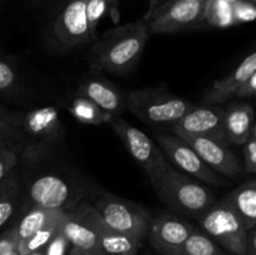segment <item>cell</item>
Wrapping results in <instances>:
<instances>
[{"label":"cell","mask_w":256,"mask_h":255,"mask_svg":"<svg viewBox=\"0 0 256 255\" xmlns=\"http://www.w3.org/2000/svg\"><path fill=\"white\" fill-rule=\"evenodd\" d=\"M148 39L149 32L142 20L112 28L92 46V65L114 74L128 72L139 62Z\"/></svg>","instance_id":"obj_1"},{"label":"cell","mask_w":256,"mask_h":255,"mask_svg":"<svg viewBox=\"0 0 256 255\" xmlns=\"http://www.w3.org/2000/svg\"><path fill=\"white\" fill-rule=\"evenodd\" d=\"M156 192L170 210L182 216L199 219L216 200L206 184L168 166Z\"/></svg>","instance_id":"obj_2"},{"label":"cell","mask_w":256,"mask_h":255,"mask_svg":"<svg viewBox=\"0 0 256 255\" xmlns=\"http://www.w3.org/2000/svg\"><path fill=\"white\" fill-rule=\"evenodd\" d=\"M128 109L142 122L154 128H172L194 105L164 88L132 90L126 96Z\"/></svg>","instance_id":"obj_3"},{"label":"cell","mask_w":256,"mask_h":255,"mask_svg":"<svg viewBox=\"0 0 256 255\" xmlns=\"http://www.w3.org/2000/svg\"><path fill=\"white\" fill-rule=\"evenodd\" d=\"M24 170V182L28 190V204L40 205L49 209L69 210L84 200L82 192L68 175L44 172L29 166Z\"/></svg>","instance_id":"obj_4"},{"label":"cell","mask_w":256,"mask_h":255,"mask_svg":"<svg viewBox=\"0 0 256 255\" xmlns=\"http://www.w3.org/2000/svg\"><path fill=\"white\" fill-rule=\"evenodd\" d=\"M108 122L112 125L115 134L124 142L135 162L146 172L154 189H156L169 166L162 150L156 148L146 134L136 129L134 125L122 118L114 115Z\"/></svg>","instance_id":"obj_5"},{"label":"cell","mask_w":256,"mask_h":255,"mask_svg":"<svg viewBox=\"0 0 256 255\" xmlns=\"http://www.w3.org/2000/svg\"><path fill=\"white\" fill-rule=\"evenodd\" d=\"M94 208L110 229L144 242L152 216L142 205L124 198L105 192L95 202Z\"/></svg>","instance_id":"obj_6"},{"label":"cell","mask_w":256,"mask_h":255,"mask_svg":"<svg viewBox=\"0 0 256 255\" xmlns=\"http://www.w3.org/2000/svg\"><path fill=\"white\" fill-rule=\"evenodd\" d=\"M209 0H174L146 12L142 19L150 34H176L204 22Z\"/></svg>","instance_id":"obj_7"},{"label":"cell","mask_w":256,"mask_h":255,"mask_svg":"<svg viewBox=\"0 0 256 255\" xmlns=\"http://www.w3.org/2000/svg\"><path fill=\"white\" fill-rule=\"evenodd\" d=\"M199 222L205 234L234 255H246L248 230L224 199L215 202Z\"/></svg>","instance_id":"obj_8"},{"label":"cell","mask_w":256,"mask_h":255,"mask_svg":"<svg viewBox=\"0 0 256 255\" xmlns=\"http://www.w3.org/2000/svg\"><path fill=\"white\" fill-rule=\"evenodd\" d=\"M156 140L168 158L192 178L212 186H220L224 182L219 172L205 164L196 152L182 138L175 134H158Z\"/></svg>","instance_id":"obj_9"},{"label":"cell","mask_w":256,"mask_h":255,"mask_svg":"<svg viewBox=\"0 0 256 255\" xmlns=\"http://www.w3.org/2000/svg\"><path fill=\"white\" fill-rule=\"evenodd\" d=\"M194 225L170 212H162L150 219L148 236L150 244L162 255H178Z\"/></svg>","instance_id":"obj_10"},{"label":"cell","mask_w":256,"mask_h":255,"mask_svg":"<svg viewBox=\"0 0 256 255\" xmlns=\"http://www.w3.org/2000/svg\"><path fill=\"white\" fill-rule=\"evenodd\" d=\"M178 135L184 142H186L196 154L209 165L212 170L228 178H236L242 172L244 168L232 152L228 142L202 135H192L179 132Z\"/></svg>","instance_id":"obj_11"},{"label":"cell","mask_w":256,"mask_h":255,"mask_svg":"<svg viewBox=\"0 0 256 255\" xmlns=\"http://www.w3.org/2000/svg\"><path fill=\"white\" fill-rule=\"evenodd\" d=\"M88 0H69L60 12L54 32L64 46L72 48L92 40L86 16Z\"/></svg>","instance_id":"obj_12"},{"label":"cell","mask_w":256,"mask_h":255,"mask_svg":"<svg viewBox=\"0 0 256 255\" xmlns=\"http://www.w3.org/2000/svg\"><path fill=\"white\" fill-rule=\"evenodd\" d=\"M224 112L225 108L219 105L205 104L202 106H192L172 128V132L174 134L185 132L202 135L228 142L224 129Z\"/></svg>","instance_id":"obj_13"},{"label":"cell","mask_w":256,"mask_h":255,"mask_svg":"<svg viewBox=\"0 0 256 255\" xmlns=\"http://www.w3.org/2000/svg\"><path fill=\"white\" fill-rule=\"evenodd\" d=\"M59 229L72 246L85 252L105 255L100 246L96 232L85 214L82 200L74 208L62 212Z\"/></svg>","instance_id":"obj_14"},{"label":"cell","mask_w":256,"mask_h":255,"mask_svg":"<svg viewBox=\"0 0 256 255\" xmlns=\"http://www.w3.org/2000/svg\"><path fill=\"white\" fill-rule=\"evenodd\" d=\"M82 205L88 219L90 220L96 232L100 246L105 255H138V252L142 246L144 242L110 229L102 219L94 205L89 204L85 200H82Z\"/></svg>","instance_id":"obj_15"},{"label":"cell","mask_w":256,"mask_h":255,"mask_svg":"<svg viewBox=\"0 0 256 255\" xmlns=\"http://www.w3.org/2000/svg\"><path fill=\"white\" fill-rule=\"evenodd\" d=\"M16 125L19 134L24 132L28 136L39 139L40 142L58 138L62 132L59 112L54 106L32 110L22 118H16Z\"/></svg>","instance_id":"obj_16"},{"label":"cell","mask_w":256,"mask_h":255,"mask_svg":"<svg viewBox=\"0 0 256 255\" xmlns=\"http://www.w3.org/2000/svg\"><path fill=\"white\" fill-rule=\"evenodd\" d=\"M256 74V52H252L222 79L216 80L206 92L204 102L206 105H219L235 96L238 90L252 75Z\"/></svg>","instance_id":"obj_17"},{"label":"cell","mask_w":256,"mask_h":255,"mask_svg":"<svg viewBox=\"0 0 256 255\" xmlns=\"http://www.w3.org/2000/svg\"><path fill=\"white\" fill-rule=\"evenodd\" d=\"M254 128L255 114L252 105L238 102L225 108L224 129L228 142L242 145Z\"/></svg>","instance_id":"obj_18"},{"label":"cell","mask_w":256,"mask_h":255,"mask_svg":"<svg viewBox=\"0 0 256 255\" xmlns=\"http://www.w3.org/2000/svg\"><path fill=\"white\" fill-rule=\"evenodd\" d=\"M79 92L80 96H84L85 99L94 102L106 114L118 115L122 110L124 100L122 94L114 85L106 80L100 78L85 80L80 85Z\"/></svg>","instance_id":"obj_19"},{"label":"cell","mask_w":256,"mask_h":255,"mask_svg":"<svg viewBox=\"0 0 256 255\" xmlns=\"http://www.w3.org/2000/svg\"><path fill=\"white\" fill-rule=\"evenodd\" d=\"M246 230L256 226V180L250 179L224 198Z\"/></svg>","instance_id":"obj_20"},{"label":"cell","mask_w":256,"mask_h":255,"mask_svg":"<svg viewBox=\"0 0 256 255\" xmlns=\"http://www.w3.org/2000/svg\"><path fill=\"white\" fill-rule=\"evenodd\" d=\"M64 210L49 209V208L40 206V205H29L25 210L24 215L20 218L18 224L15 225L18 242L32 236V234L52 222L62 219Z\"/></svg>","instance_id":"obj_21"},{"label":"cell","mask_w":256,"mask_h":255,"mask_svg":"<svg viewBox=\"0 0 256 255\" xmlns=\"http://www.w3.org/2000/svg\"><path fill=\"white\" fill-rule=\"evenodd\" d=\"M19 195V175L14 169L0 182V228L4 226L14 214Z\"/></svg>","instance_id":"obj_22"},{"label":"cell","mask_w":256,"mask_h":255,"mask_svg":"<svg viewBox=\"0 0 256 255\" xmlns=\"http://www.w3.org/2000/svg\"><path fill=\"white\" fill-rule=\"evenodd\" d=\"M178 255H226L224 250L205 232L196 228L188 236Z\"/></svg>","instance_id":"obj_23"},{"label":"cell","mask_w":256,"mask_h":255,"mask_svg":"<svg viewBox=\"0 0 256 255\" xmlns=\"http://www.w3.org/2000/svg\"><path fill=\"white\" fill-rule=\"evenodd\" d=\"M69 110L74 115L75 119L80 120L82 122H86V124L99 125L102 124V122H109L110 118L114 116V115L104 112L94 102L85 99L84 96H79L72 100Z\"/></svg>","instance_id":"obj_24"},{"label":"cell","mask_w":256,"mask_h":255,"mask_svg":"<svg viewBox=\"0 0 256 255\" xmlns=\"http://www.w3.org/2000/svg\"><path fill=\"white\" fill-rule=\"evenodd\" d=\"M60 220L48 225V226L42 228V229L38 230L35 234H32V236L26 238V239L19 240L16 245V250L18 252H19V255H29L35 252H39V250L45 249L48 242H49L50 240L52 239V236L59 232Z\"/></svg>","instance_id":"obj_25"},{"label":"cell","mask_w":256,"mask_h":255,"mask_svg":"<svg viewBox=\"0 0 256 255\" xmlns=\"http://www.w3.org/2000/svg\"><path fill=\"white\" fill-rule=\"evenodd\" d=\"M204 22L216 28H228L234 25L232 4L226 0H209L205 10Z\"/></svg>","instance_id":"obj_26"},{"label":"cell","mask_w":256,"mask_h":255,"mask_svg":"<svg viewBox=\"0 0 256 255\" xmlns=\"http://www.w3.org/2000/svg\"><path fill=\"white\" fill-rule=\"evenodd\" d=\"M112 2V0H88L86 16L92 39L95 38V30H96L98 24H99V20L106 14Z\"/></svg>","instance_id":"obj_27"},{"label":"cell","mask_w":256,"mask_h":255,"mask_svg":"<svg viewBox=\"0 0 256 255\" xmlns=\"http://www.w3.org/2000/svg\"><path fill=\"white\" fill-rule=\"evenodd\" d=\"M19 164V156L16 152L10 149L6 145V142H0V182L10 174L14 169H16Z\"/></svg>","instance_id":"obj_28"},{"label":"cell","mask_w":256,"mask_h":255,"mask_svg":"<svg viewBox=\"0 0 256 255\" xmlns=\"http://www.w3.org/2000/svg\"><path fill=\"white\" fill-rule=\"evenodd\" d=\"M232 6L235 24L252 22L256 18L255 4L248 2V0H236L235 2H232Z\"/></svg>","instance_id":"obj_29"},{"label":"cell","mask_w":256,"mask_h":255,"mask_svg":"<svg viewBox=\"0 0 256 255\" xmlns=\"http://www.w3.org/2000/svg\"><path fill=\"white\" fill-rule=\"evenodd\" d=\"M242 152H244V169L248 172L254 174L256 172V126L252 130L249 138L244 142Z\"/></svg>","instance_id":"obj_30"},{"label":"cell","mask_w":256,"mask_h":255,"mask_svg":"<svg viewBox=\"0 0 256 255\" xmlns=\"http://www.w3.org/2000/svg\"><path fill=\"white\" fill-rule=\"evenodd\" d=\"M16 82V72L14 66L6 60L0 59V92H6L14 86Z\"/></svg>","instance_id":"obj_31"},{"label":"cell","mask_w":256,"mask_h":255,"mask_svg":"<svg viewBox=\"0 0 256 255\" xmlns=\"http://www.w3.org/2000/svg\"><path fill=\"white\" fill-rule=\"evenodd\" d=\"M69 246L70 242H68L66 238L62 235V232L59 229V232L52 236V239L45 246V255H66Z\"/></svg>","instance_id":"obj_32"},{"label":"cell","mask_w":256,"mask_h":255,"mask_svg":"<svg viewBox=\"0 0 256 255\" xmlns=\"http://www.w3.org/2000/svg\"><path fill=\"white\" fill-rule=\"evenodd\" d=\"M18 245V236L15 228L12 226L0 235V255H8Z\"/></svg>","instance_id":"obj_33"},{"label":"cell","mask_w":256,"mask_h":255,"mask_svg":"<svg viewBox=\"0 0 256 255\" xmlns=\"http://www.w3.org/2000/svg\"><path fill=\"white\" fill-rule=\"evenodd\" d=\"M0 130L5 132H9L10 135H12V138L19 135L16 125V116L8 112L2 106H0Z\"/></svg>","instance_id":"obj_34"},{"label":"cell","mask_w":256,"mask_h":255,"mask_svg":"<svg viewBox=\"0 0 256 255\" xmlns=\"http://www.w3.org/2000/svg\"><path fill=\"white\" fill-rule=\"evenodd\" d=\"M256 94V74L252 75L244 84L240 86L238 90L236 95L238 98H254Z\"/></svg>","instance_id":"obj_35"},{"label":"cell","mask_w":256,"mask_h":255,"mask_svg":"<svg viewBox=\"0 0 256 255\" xmlns=\"http://www.w3.org/2000/svg\"><path fill=\"white\" fill-rule=\"evenodd\" d=\"M246 255H256V230H255V228L248 230Z\"/></svg>","instance_id":"obj_36"},{"label":"cell","mask_w":256,"mask_h":255,"mask_svg":"<svg viewBox=\"0 0 256 255\" xmlns=\"http://www.w3.org/2000/svg\"><path fill=\"white\" fill-rule=\"evenodd\" d=\"M68 255H102V254H95V252H85V250L78 249V248L72 246V249H70L69 254H68Z\"/></svg>","instance_id":"obj_37"},{"label":"cell","mask_w":256,"mask_h":255,"mask_svg":"<svg viewBox=\"0 0 256 255\" xmlns=\"http://www.w3.org/2000/svg\"><path fill=\"white\" fill-rule=\"evenodd\" d=\"M164 2H165V0H150L149 10H148V12H152L154 9H156V8L160 6V5H162Z\"/></svg>","instance_id":"obj_38"},{"label":"cell","mask_w":256,"mask_h":255,"mask_svg":"<svg viewBox=\"0 0 256 255\" xmlns=\"http://www.w3.org/2000/svg\"><path fill=\"white\" fill-rule=\"evenodd\" d=\"M38 2H45V4H66L69 0H38Z\"/></svg>","instance_id":"obj_39"},{"label":"cell","mask_w":256,"mask_h":255,"mask_svg":"<svg viewBox=\"0 0 256 255\" xmlns=\"http://www.w3.org/2000/svg\"><path fill=\"white\" fill-rule=\"evenodd\" d=\"M12 135H10L9 132H2L0 130V142H8L9 139H12Z\"/></svg>","instance_id":"obj_40"},{"label":"cell","mask_w":256,"mask_h":255,"mask_svg":"<svg viewBox=\"0 0 256 255\" xmlns=\"http://www.w3.org/2000/svg\"><path fill=\"white\" fill-rule=\"evenodd\" d=\"M29 255H45V249L39 250V252H32V254H29Z\"/></svg>","instance_id":"obj_41"},{"label":"cell","mask_w":256,"mask_h":255,"mask_svg":"<svg viewBox=\"0 0 256 255\" xmlns=\"http://www.w3.org/2000/svg\"><path fill=\"white\" fill-rule=\"evenodd\" d=\"M8 255H19V252H18V250H16V248H15L14 250H12V252H9V254Z\"/></svg>","instance_id":"obj_42"},{"label":"cell","mask_w":256,"mask_h":255,"mask_svg":"<svg viewBox=\"0 0 256 255\" xmlns=\"http://www.w3.org/2000/svg\"><path fill=\"white\" fill-rule=\"evenodd\" d=\"M226 2H229L230 4H232V2H236V0H226Z\"/></svg>","instance_id":"obj_43"},{"label":"cell","mask_w":256,"mask_h":255,"mask_svg":"<svg viewBox=\"0 0 256 255\" xmlns=\"http://www.w3.org/2000/svg\"><path fill=\"white\" fill-rule=\"evenodd\" d=\"M248 2H252V4H255L256 0H248Z\"/></svg>","instance_id":"obj_44"}]
</instances>
